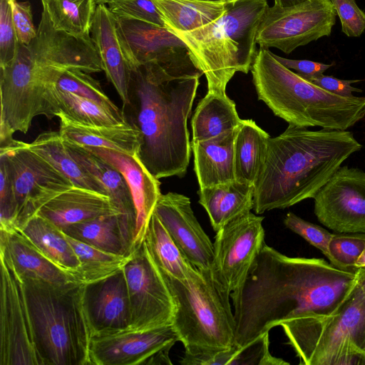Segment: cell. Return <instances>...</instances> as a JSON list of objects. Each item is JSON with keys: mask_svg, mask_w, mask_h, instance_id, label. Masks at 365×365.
I'll use <instances>...</instances> for the list:
<instances>
[{"mask_svg": "<svg viewBox=\"0 0 365 365\" xmlns=\"http://www.w3.org/2000/svg\"><path fill=\"white\" fill-rule=\"evenodd\" d=\"M361 271L321 258L289 257L264 243L244 282L230 294L235 344L243 346L292 319L336 314L357 287Z\"/></svg>", "mask_w": 365, "mask_h": 365, "instance_id": "1", "label": "cell"}, {"mask_svg": "<svg viewBox=\"0 0 365 365\" xmlns=\"http://www.w3.org/2000/svg\"><path fill=\"white\" fill-rule=\"evenodd\" d=\"M130 71L129 103L122 111L140 131L138 156L158 180L182 178L190 159L187 122L200 77L175 78L153 63Z\"/></svg>", "mask_w": 365, "mask_h": 365, "instance_id": "2", "label": "cell"}, {"mask_svg": "<svg viewBox=\"0 0 365 365\" xmlns=\"http://www.w3.org/2000/svg\"><path fill=\"white\" fill-rule=\"evenodd\" d=\"M362 145L348 130H311L289 124L269 138L265 159L253 185L256 214L284 209L314 198Z\"/></svg>", "mask_w": 365, "mask_h": 365, "instance_id": "3", "label": "cell"}, {"mask_svg": "<svg viewBox=\"0 0 365 365\" xmlns=\"http://www.w3.org/2000/svg\"><path fill=\"white\" fill-rule=\"evenodd\" d=\"M250 71L259 100L289 124L346 130L365 116V97L323 89L282 65L269 48L259 47Z\"/></svg>", "mask_w": 365, "mask_h": 365, "instance_id": "4", "label": "cell"}, {"mask_svg": "<svg viewBox=\"0 0 365 365\" xmlns=\"http://www.w3.org/2000/svg\"><path fill=\"white\" fill-rule=\"evenodd\" d=\"M20 281L41 365H91L92 335L83 303L85 284L73 281L56 284L33 278Z\"/></svg>", "mask_w": 365, "mask_h": 365, "instance_id": "5", "label": "cell"}, {"mask_svg": "<svg viewBox=\"0 0 365 365\" xmlns=\"http://www.w3.org/2000/svg\"><path fill=\"white\" fill-rule=\"evenodd\" d=\"M268 6L267 0H235L226 3L222 15L208 24L187 32L170 30L187 46L206 78L207 91L226 93L236 72L251 70L257 29Z\"/></svg>", "mask_w": 365, "mask_h": 365, "instance_id": "6", "label": "cell"}, {"mask_svg": "<svg viewBox=\"0 0 365 365\" xmlns=\"http://www.w3.org/2000/svg\"><path fill=\"white\" fill-rule=\"evenodd\" d=\"M162 276L175 304L172 325L185 349H222L235 344L236 326L230 293L212 269L195 267L183 281Z\"/></svg>", "mask_w": 365, "mask_h": 365, "instance_id": "7", "label": "cell"}, {"mask_svg": "<svg viewBox=\"0 0 365 365\" xmlns=\"http://www.w3.org/2000/svg\"><path fill=\"white\" fill-rule=\"evenodd\" d=\"M304 365H365V297L359 283L329 317H301L280 325Z\"/></svg>", "mask_w": 365, "mask_h": 365, "instance_id": "8", "label": "cell"}, {"mask_svg": "<svg viewBox=\"0 0 365 365\" xmlns=\"http://www.w3.org/2000/svg\"><path fill=\"white\" fill-rule=\"evenodd\" d=\"M0 164L9 177L14 205V230L26 224L51 200L71 189L72 182L46 160L16 140L0 146Z\"/></svg>", "mask_w": 365, "mask_h": 365, "instance_id": "9", "label": "cell"}, {"mask_svg": "<svg viewBox=\"0 0 365 365\" xmlns=\"http://www.w3.org/2000/svg\"><path fill=\"white\" fill-rule=\"evenodd\" d=\"M118 36L130 69L153 63L175 78L200 77L185 43L167 27L115 16Z\"/></svg>", "mask_w": 365, "mask_h": 365, "instance_id": "10", "label": "cell"}, {"mask_svg": "<svg viewBox=\"0 0 365 365\" xmlns=\"http://www.w3.org/2000/svg\"><path fill=\"white\" fill-rule=\"evenodd\" d=\"M336 16L330 0H307L289 7L274 4L268 6L261 20L257 44L289 54L299 46L329 36Z\"/></svg>", "mask_w": 365, "mask_h": 365, "instance_id": "11", "label": "cell"}, {"mask_svg": "<svg viewBox=\"0 0 365 365\" xmlns=\"http://www.w3.org/2000/svg\"><path fill=\"white\" fill-rule=\"evenodd\" d=\"M123 271L130 305V329L147 330L172 324L173 296L144 242L132 253Z\"/></svg>", "mask_w": 365, "mask_h": 365, "instance_id": "12", "label": "cell"}, {"mask_svg": "<svg viewBox=\"0 0 365 365\" xmlns=\"http://www.w3.org/2000/svg\"><path fill=\"white\" fill-rule=\"evenodd\" d=\"M263 220L249 212L216 232L212 270L230 294L244 282L265 243Z\"/></svg>", "mask_w": 365, "mask_h": 365, "instance_id": "13", "label": "cell"}, {"mask_svg": "<svg viewBox=\"0 0 365 365\" xmlns=\"http://www.w3.org/2000/svg\"><path fill=\"white\" fill-rule=\"evenodd\" d=\"M178 341L172 324L93 336L89 348L91 365L172 364L169 352Z\"/></svg>", "mask_w": 365, "mask_h": 365, "instance_id": "14", "label": "cell"}, {"mask_svg": "<svg viewBox=\"0 0 365 365\" xmlns=\"http://www.w3.org/2000/svg\"><path fill=\"white\" fill-rule=\"evenodd\" d=\"M317 220L335 232H365V172L340 167L314 197Z\"/></svg>", "mask_w": 365, "mask_h": 365, "instance_id": "15", "label": "cell"}, {"mask_svg": "<svg viewBox=\"0 0 365 365\" xmlns=\"http://www.w3.org/2000/svg\"><path fill=\"white\" fill-rule=\"evenodd\" d=\"M1 259L0 365H41L21 281Z\"/></svg>", "mask_w": 365, "mask_h": 365, "instance_id": "16", "label": "cell"}, {"mask_svg": "<svg viewBox=\"0 0 365 365\" xmlns=\"http://www.w3.org/2000/svg\"><path fill=\"white\" fill-rule=\"evenodd\" d=\"M37 34L28 46L35 63L61 69L92 73L103 71L91 36H78L56 29L42 4Z\"/></svg>", "mask_w": 365, "mask_h": 365, "instance_id": "17", "label": "cell"}, {"mask_svg": "<svg viewBox=\"0 0 365 365\" xmlns=\"http://www.w3.org/2000/svg\"><path fill=\"white\" fill-rule=\"evenodd\" d=\"M154 213L194 267L212 269L214 245L195 216L189 197L173 192L162 194Z\"/></svg>", "mask_w": 365, "mask_h": 365, "instance_id": "18", "label": "cell"}, {"mask_svg": "<svg viewBox=\"0 0 365 365\" xmlns=\"http://www.w3.org/2000/svg\"><path fill=\"white\" fill-rule=\"evenodd\" d=\"M83 303L91 337L130 329V305L123 268L107 278L86 284Z\"/></svg>", "mask_w": 365, "mask_h": 365, "instance_id": "19", "label": "cell"}, {"mask_svg": "<svg viewBox=\"0 0 365 365\" xmlns=\"http://www.w3.org/2000/svg\"><path fill=\"white\" fill-rule=\"evenodd\" d=\"M85 148L110 163L125 178L135 207L133 247L136 250L144 242L150 220L162 195L160 182L146 169L138 154L129 155L102 148Z\"/></svg>", "mask_w": 365, "mask_h": 365, "instance_id": "20", "label": "cell"}, {"mask_svg": "<svg viewBox=\"0 0 365 365\" xmlns=\"http://www.w3.org/2000/svg\"><path fill=\"white\" fill-rule=\"evenodd\" d=\"M91 34L101 58L103 71L125 106L129 103L130 71L120 46L115 16L106 4L97 5Z\"/></svg>", "mask_w": 365, "mask_h": 365, "instance_id": "21", "label": "cell"}, {"mask_svg": "<svg viewBox=\"0 0 365 365\" xmlns=\"http://www.w3.org/2000/svg\"><path fill=\"white\" fill-rule=\"evenodd\" d=\"M0 230V258L19 279L33 278L56 284L73 281L68 272L47 259L19 230Z\"/></svg>", "mask_w": 365, "mask_h": 365, "instance_id": "22", "label": "cell"}, {"mask_svg": "<svg viewBox=\"0 0 365 365\" xmlns=\"http://www.w3.org/2000/svg\"><path fill=\"white\" fill-rule=\"evenodd\" d=\"M113 213L120 214L108 195L73 185L47 202L37 215L63 230L73 224Z\"/></svg>", "mask_w": 365, "mask_h": 365, "instance_id": "23", "label": "cell"}, {"mask_svg": "<svg viewBox=\"0 0 365 365\" xmlns=\"http://www.w3.org/2000/svg\"><path fill=\"white\" fill-rule=\"evenodd\" d=\"M58 132L68 143L85 146L106 148L129 155L138 154L140 133L132 123L113 125H93L76 121L58 113Z\"/></svg>", "mask_w": 365, "mask_h": 365, "instance_id": "24", "label": "cell"}, {"mask_svg": "<svg viewBox=\"0 0 365 365\" xmlns=\"http://www.w3.org/2000/svg\"><path fill=\"white\" fill-rule=\"evenodd\" d=\"M237 128L208 140L191 142L200 188L236 180L234 147Z\"/></svg>", "mask_w": 365, "mask_h": 365, "instance_id": "25", "label": "cell"}, {"mask_svg": "<svg viewBox=\"0 0 365 365\" xmlns=\"http://www.w3.org/2000/svg\"><path fill=\"white\" fill-rule=\"evenodd\" d=\"M65 143L73 158L103 185L125 224L134 235L135 207L128 185L123 175L107 161L84 146L66 141Z\"/></svg>", "mask_w": 365, "mask_h": 365, "instance_id": "26", "label": "cell"}, {"mask_svg": "<svg viewBox=\"0 0 365 365\" xmlns=\"http://www.w3.org/2000/svg\"><path fill=\"white\" fill-rule=\"evenodd\" d=\"M197 195L215 232L253 209L254 186L237 180L200 188Z\"/></svg>", "mask_w": 365, "mask_h": 365, "instance_id": "27", "label": "cell"}, {"mask_svg": "<svg viewBox=\"0 0 365 365\" xmlns=\"http://www.w3.org/2000/svg\"><path fill=\"white\" fill-rule=\"evenodd\" d=\"M61 230L71 237L107 252L128 257L135 251L133 233L120 214L101 215Z\"/></svg>", "mask_w": 365, "mask_h": 365, "instance_id": "28", "label": "cell"}, {"mask_svg": "<svg viewBox=\"0 0 365 365\" xmlns=\"http://www.w3.org/2000/svg\"><path fill=\"white\" fill-rule=\"evenodd\" d=\"M269 332L243 346L236 344L222 349H185L182 365H287L269 351Z\"/></svg>", "mask_w": 365, "mask_h": 365, "instance_id": "29", "label": "cell"}, {"mask_svg": "<svg viewBox=\"0 0 365 365\" xmlns=\"http://www.w3.org/2000/svg\"><path fill=\"white\" fill-rule=\"evenodd\" d=\"M241 121L235 102L226 93L207 91L198 103L192 118V141L217 137L237 128Z\"/></svg>", "mask_w": 365, "mask_h": 365, "instance_id": "30", "label": "cell"}, {"mask_svg": "<svg viewBox=\"0 0 365 365\" xmlns=\"http://www.w3.org/2000/svg\"><path fill=\"white\" fill-rule=\"evenodd\" d=\"M27 146L67 177L73 185L107 195L103 185L73 158L58 131L43 132Z\"/></svg>", "mask_w": 365, "mask_h": 365, "instance_id": "31", "label": "cell"}, {"mask_svg": "<svg viewBox=\"0 0 365 365\" xmlns=\"http://www.w3.org/2000/svg\"><path fill=\"white\" fill-rule=\"evenodd\" d=\"M269 138L254 120L242 119L234 147L237 180L254 185L263 165Z\"/></svg>", "mask_w": 365, "mask_h": 365, "instance_id": "32", "label": "cell"}, {"mask_svg": "<svg viewBox=\"0 0 365 365\" xmlns=\"http://www.w3.org/2000/svg\"><path fill=\"white\" fill-rule=\"evenodd\" d=\"M19 230L61 269L69 273L79 266L77 255L66 234L48 220L36 215Z\"/></svg>", "mask_w": 365, "mask_h": 365, "instance_id": "33", "label": "cell"}, {"mask_svg": "<svg viewBox=\"0 0 365 365\" xmlns=\"http://www.w3.org/2000/svg\"><path fill=\"white\" fill-rule=\"evenodd\" d=\"M165 27L170 31L187 32L218 19L226 3L199 0H153Z\"/></svg>", "mask_w": 365, "mask_h": 365, "instance_id": "34", "label": "cell"}, {"mask_svg": "<svg viewBox=\"0 0 365 365\" xmlns=\"http://www.w3.org/2000/svg\"><path fill=\"white\" fill-rule=\"evenodd\" d=\"M144 242L162 274L183 281L190 277L195 268L184 256L154 212Z\"/></svg>", "mask_w": 365, "mask_h": 365, "instance_id": "35", "label": "cell"}, {"mask_svg": "<svg viewBox=\"0 0 365 365\" xmlns=\"http://www.w3.org/2000/svg\"><path fill=\"white\" fill-rule=\"evenodd\" d=\"M66 236L80 263L68 274L73 282L80 284L86 285L115 274L124 267L131 256L107 252L67 235Z\"/></svg>", "mask_w": 365, "mask_h": 365, "instance_id": "36", "label": "cell"}, {"mask_svg": "<svg viewBox=\"0 0 365 365\" xmlns=\"http://www.w3.org/2000/svg\"><path fill=\"white\" fill-rule=\"evenodd\" d=\"M54 110L70 118L88 125H113L127 121L123 112L104 106L94 101L56 88Z\"/></svg>", "mask_w": 365, "mask_h": 365, "instance_id": "37", "label": "cell"}, {"mask_svg": "<svg viewBox=\"0 0 365 365\" xmlns=\"http://www.w3.org/2000/svg\"><path fill=\"white\" fill-rule=\"evenodd\" d=\"M53 27L78 36H90L95 0H41Z\"/></svg>", "mask_w": 365, "mask_h": 365, "instance_id": "38", "label": "cell"}, {"mask_svg": "<svg viewBox=\"0 0 365 365\" xmlns=\"http://www.w3.org/2000/svg\"><path fill=\"white\" fill-rule=\"evenodd\" d=\"M365 248V232L331 233L327 255L329 262L339 269L356 272V261Z\"/></svg>", "mask_w": 365, "mask_h": 365, "instance_id": "39", "label": "cell"}, {"mask_svg": "<svg viewBox=\"0 0 365 365\" xmlns=\"http://www.w3.org/2000/svg\"><path fill=\"white\" fill-rule=\"evenodd\" d=\"M57 88L94 101L108 108L119 109L103 91L98 81L90 73L78 69L62 72L57 81Z\"/></svg>", "mask_w": 365, "mask_h": 365, "instance_id": "40", "label": "cell"}, {"mask_svg": "<svg viewBox=\"0 0 365 365\" xmlns=\"http://www.w3.org/2000/svg\"><path fill=\"white\" fill-rule=\"evenodd\" d=\"M107 4L113 15L165 26L153 0H112Z\"/></svg>", "mask_w": 365, "mask_h": 365, "instance_id": "41", "label": "cell"}, {"mask_svg": "<svg viewBox=\"0 0 365 365\" xmlns=\"http://www.w3.org/2000/svg\"><path fill=\"white\" fill-rule=\"evenodd\" d=\"M14 1L0 0V67L13 61L18 48L13 20Z\"/></svg>", "mask_w": 365, "mask_h": 365, "instance_id": "42", "label": "cell"}, {"mask_svg": "<svg viewBox=\"0 0 365 365\" xmlns=\"http://www.w3.org/2000/svg\"><path fill=\"white\" fill-rule=\"evenodd\" d=\"M283 222L288 229L301 236L327 257L328 245L331 236V233L327 230L306 221L291 212L286 215Z\"/></svg>", "mask_w": 365, "mask_h": 365, "instance_id": "43", "label": "cell"}, {"mask_svg": "<svg viewBox=\"0 0 365 365\" xmlns=\"http://www.w3.org/2000/svg\"><path fill=\"white\" fill-rule=\"evenodd\" d=\"M339 16L341 31L349 37H359L365 31V14L355 0H330Z\"/></svg>", "mask_w": 365, "mask_h": 365, "instance_id": "44", "label": "cell"}, {"mask_svg": "<svg viewBox=\"0 0 365 365\" xmlns=\"http://www.w3.org/2000/svg\"><path fill=\"white\" fill-rule=\"evenodd\" d=\"M13 20L18 42L29 46L37 34L29 1H14Z\"/></svg>", "mask_w": 365, "mask_h": 365, "instance_id": "45", "label": "cell"}, {"mask_svg": "<svg viewBox=\"0 0 365 365\" xmlns=\"http://www.w3.org/2000/svg\"><path fill=\"white\" fill-rule=\"evenodd\" d=\"M305 79L329 92L341 96H352L353 92H362L361 89L351 86L352 83L359 82L360 80H341L324 74Z\"/></svg>", "mask_w": 365, "mask_h": 365, "instance_id": "46", "label": "cell"}, {"mask_svg": "<svg viewBox=\"0 0 365 365\" xmlns=\"http://www.w3.org/2000/svg\"><path fill=\"white\" fill-rule=\"evenodd\" d=\"M274 58L287 68L294 70L297 74L304 78L314 77L321 74L331 67L332 64H326L309 60H294L279 56L273 53Z\"/></svg>", "mask_w": 365, "mask_h": 365, "instance_id": "47", "label": "cell"}, {"mask_svg": "<svg viewBox=\"0 0 365 365\" xmlns=\"http://www.w3.org/2000/svg\"><path fill=\"white\" fill-rule=\"evenodd\" d=\"M307 1V0H274V4L280 7H289L302 4Z\"/></svg>", "mask_w": 365, "mask_h": 365, "instance_id": "48", "label": "cell"}, {"mask_svg": "<svg viewBox=\"0 0 365 365\" xmlns=\"http://www.w3.org/2000/svg\"><path fill=\"white\" fill-rule=\"evenodd\" d=\"M355 267L358 269H365V248L358 257L355 263Z\"/></svg>", "mask_w": 365, "mask_h": 365, "instance_id": "49", "label": "cell"}, {"mask_svg": "<svg viewBox=\"0 0 365 365\" xmlns=\"http://www.w3.org/2000/svg\"><path fill=\"white\" fill-rule=\"evenodd\" d=\"M359 286L365 297V269H361V276L359 279Z\"/></svg>", "mask_w": 365, "mask_h": 365, "instance_id": "50", "label": "cell"}, {"mask_svg": "<svg viewBox=\"0 0 365 365\" xmlns=\"http://www.w3.org/2000/svg\"><path fill=\"white\" fill-rule=\"evenodd\" d=\"M112 0H95L96 4H107Z\"/></svg>", "mask_w": 365, "mask_h": 365, "instance_id": "51", "label": "cell"}, {"mask_svg": "<svg viewBox=\"0 0 365 365\" xmlns=\"http://www.w3.org/2000/svg\"><path fill=\"white\" fill-rule=\"evenodd\" d=\"M199 1H222V0H199Z\"/></svg>", "mask_w": 365, "mask_h": 365, "instance_id": "52", "label": "cell"}, {"mask_svg": "<svg viewBox=\"0 0 365 365\" xmlns=\"http://www.w3.org/2000/svg\"><path fill=\"white\" fill-rule=\"evenodd\" d=\"M223 2L225 3H228V2H231V1H235V0H222Z\"/></svg>", "mask_w": 365, "mask_h": 365, "instance_id": "53", "label": "cell"}]
</instances>
